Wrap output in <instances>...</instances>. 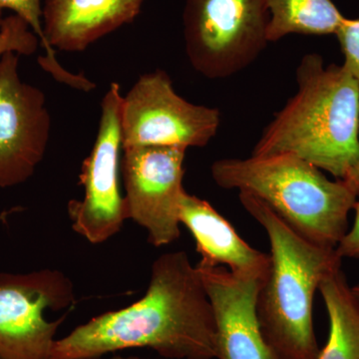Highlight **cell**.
<instances>
[{"label": "cell", "mask_w": 359, "mask_h": 359, "mask_svg": "<svg viewBox=\"0 0 359 359\" xmlns=\"http://www.w3.org/2000/svg\"><path fill=\"white\" fill-rule=\"evenodd\" d=\"M145 0H44L43 28L52 48L83 51L132 22Z\"/></svg>", "instance_id": "4fadbf2b"}, {"label": "cell", "mask_w": 359, "mask_h": 359, "mask_svg": "<svg viewBox=\"0 0 359 359\" xmlns=\"http://www.w3.org/2000/svg\"><path fill=\"white\" fill-rule=\"evenodd\" d=\"M344 181L346 182L347 185L353 189L354 193H355L359 198V159L358 161V164H356L355 167L353 168L351 173L349 174V176L347 177L346 180H344Z\"/></svg>", "instance_id": "ffe728a7"}, {"label": "cell", "mask_w": 359, "mask_h": 359, "mask_svg": "<svg viewBox=\"0 0 359 359\" xmlns=\"http://www.w3.org/2000/svg\"><path fill=\"white\" fill-rule=\"evenodd\" d=\"M211 174L221 188L256 196L297 233L330 249L348 231V216L358 200L346 182L332 181L289 153L218 160Z\"/></svg>", "instance_id": "277c9868"}, {"label": "cell", "mask_w": 359, "mask_h": 359, "mask_svg": "<svg viewBox=\"0 0 359 359\" xmlns=\"http://www.w3.org/2000/svg\"><path fill=\"white\" fill-rule=\"evenodd\" d=\"M185 149L131 147L123 149L121 171L127 217L148 233L156 248L179 240L180 205L183 186Z\"/></svg>", "instance_id": "9c48e42d"}, {"label": "cell", "mask_w": 359, "mask_h": 359, "mask_svg": "<svg viewBox=\"0 0 359 359\" xmlns=\"http://www.w3.org/2000/svg\"><path fill=\"white\" fill-rule=\"evenodd\" d=\"M238 199L263 226L271 245V266L257 297L264 339L280 359H318L313 299L320 283L341 269L337 249L313 244L290 228L266 203L249 193Z\"/></svg>", "instance_id": "3957f363"}, {"label": "cell", "mask_w": 359, "mask_h": 359, "mask_svg": "<svg viewBox=\"0 0 359 359\" xmlns=\"http://www.w3.org/2000/svg\"><path fill=\"white\" fill-rule=\"evenodd\" d=\"M88 359H167V358H138V356H128V358H124V356H114V358H88Z\"/></svg>", "instance_id": "44dd1931"}, {"label": "cell", "mask_w": 359, "mask_h": 359, "mask_svg": "<svg viewBox=\"0 0 359 359\" xmlns=\"http://www.w3.org/2000/svg\"><path fill=\"white\" fill-rule=\"evenodd\" d=\"M122 102L121 87L111 84L101 103L95 143L79 175L83 198L68 203L73 230L94 245L114 237L128 219L119 181Z\"/></svg>", "instance_id": "52a82bcc"}, {"label": "cell", "mask_w": 359, "mask_h": 359, "mask_svg": "<svg viewBox=\"0 0 359 359\" xmlns=\"http://www.w3.org/2000/svg\"><path fill=\"white\" fill-rule=\"evenodd\" d=\"M39 39L20 16L4 18L0 25V58L8 52L30 56L39 48Z\"/></svg>", "instance_id": "e0dca14e"}, {"label": "cell", "mask_w": 359, "mask_h": 359, "mask_svg": "<svg viewBox=\"0 0 359 359\" xmlns=\"http://www.w3.org/2000/svg\"><path fill=\"white\" fill-rule=\"evenodd\" d=\"M351 292H353V297H355L356 302L359 304V283L351 287Z\"/></svg>", "instance_id": "7402d4cb"}, {"label": "cell", "mask_w": 359, "mask_h": 359, "mask_svg": "<svg viewBox=\"0 0 359 359\" xmlns=\"http://www.w3.org/2000/svg\"><path fill=\"white\" fill-rule=\"evenodd\" d=\"M297 91L276 113L252 155L289 153L337 180L359 159V81L344 65H325L320 54L302 57Z\"/></svg>", "instance_id": "7a4b0ae2"}, {"label": "cell", "mask_w": 359, "mask_h": 359, "mask_svg": "<svg viewBox=\"0 0 359 359\" xmlns=\"http://www.w3.org/2000/svg\"><path fill=\"white\" fill-rule=\"evenodd\" d=\"M344 53V65L359 81V18H344L335 32Z\"/></svg>", "instance_id": "ac0fdd59"}, {"label": "cell", "mask_w": 359, "mask_h": 359, "mask_svg": "<svg viewBox=\"0 0 359 359\" xmlns=\"http://www.w3.org/2000/svg\"><path fill=\"white\" fill-rule=\"evenodd\" d=\"M320 290L330 320L327 344L318 359H359V304L341 269L320 283Z\"/></svg>", "instance_id": "5bb4252c"}, {"label": "cell", "mask_w": 359, "mask_h": 359, "mask_svg": "<svg viewBox=\"0 0 359 359\" xmlns=\"http://www.w3.org/2000/svg\"><path fill=\"white\" fill-rule=\"evenodd\" d=\"M73 302L72 282L61 271L0 273V359H50L65 318L48 321L44 311Z\"/></svg>", "instance_id": "ba28073f"}, {"label": "cell", "mask_w": 359, "mask_h": 359, "mask_svg": "<svg viewBox=\"0 0 359 359\" xmlns=\"http://www.w3.org/2000/svg\"><path fill=\"white\" fill-rule=\"evenodd\" d=\"M186 53L208 79H226L249 67L266 48V0H187Z\"/></svg>", "instance_id": "5b68a950"}, {"label": "cell", "mask_w": 359, "mask_h": 359, "mask_svg": "<svg viewBox=\"0 0 359 359\" xmlns=\"http://www.w3.org/2000/svg\"><path fill=\"white\" fill-rule=\"evenodd\" d=\"M217 327V359H280L264 339L257 316L264 280L224 266L197 264Z\"/></svg>", "instance_id": "8fae6325"}, {"label": "cell", "mask_w": 359, "mask_h": 359, "mask_svg": "<svg viewBox=\"0 0 359 359\" xmlns=\"http://www.w3.org/2000/svg\"><path fill=\"white\" fill-rule=\"evenodd\" d=\"M20 56L0 58V188L25 183L43 160L51 119L43 92L18 73Z\"/></svg>", "instance_id": "30bf717a"}, {"label": "cell", "mask_w": 359, "mask_h": 359, "mask_svg": "<svg viewBox=\"0 0 359 359\" xmlns=\"http://www.w3.org/2000/svg\"><path fill=\"white\" fill-rule=\"evenodd\" d=\"M353 210L355 217L353 226L349 229L337 248V252L342 259H359V200Z\"/></svg>", "instance_id": "d6986e66"}, {"label": "cell", "mask_w": 359, "mask_h": 359, "mask_svg": "<svg viewBox=\"0 0 359 359\" xmlns=\"http://www.w3.org/2000/svg\"><path fill=\"white\" fill-rule=\"evenodd\" d=\"M216 340L214 311L199 271L186 252L178 250L153 263L141 299L56 339L50 359L102 358L142 347L167 359H216Z\"/></svg>", "instance_id": "6da1fadb"}, {"label": "cell", "mask_w": 359, "mask_h": 359, "mask_svg": "<svg viewBox=\"0 0 359 359\" xmlns=\"http://www.w3.org/2000/svg\"><path fill=\"white\" fill-rule=\"evenodd\" d=\"M217 108L189 102L165 71L147 73L123 96L122 147H205L218 133Z\"/></svg>", "instance_id": "8992f818"}, {"label": "cell", "mask_w": 359, "mask_h": 359, "mask_svg": "<svg viewBox=\"0 0 359 359\" xmlns=\"http://www.w3.org/2000/svg\"><path fill=\"white\" fill-rule=\"evenodd\" d=\"M269 42L290 34H335L344 15L332 0H266Z\"/></svg>", "instance_id": "9a60e30c"}, {"label": "cell", "mask_w": 359, "mask_h": 359, "mask_svg": "<svg viewBox=\"0 0 359 359\" xmlns=\"http://www.w3.org/2000/svg\"><path fill=\"white\" fill-rule=\"evenodd\" d=\"M179 218L195 238L202 257L200 264L224 266L236 275L266 280L271 266L269 255L245 243L209 202L185 192Z\"/></svg>", "instance_id": "7c38bea8"}, {"label": "cell", "mask_w": 359, "mask_h": 359, "mask_svg": "<svg viewBox=\"0 0 359 359\" xmlns=\"http://www.w3.org/2000/svg\"><path fill=\"white\" fill-rule=\"evenodd\" d=\"M13 11L29 25L32 32L39 37L40 44L43 47L44 56H39V63L45 72L49 73L56 81L67 85L72 88L88 92L93 90V82L84 75L71 73L60 65L54 49L47 41L43 28V6L41 0H0V25H1L4 11Z\"/></svg>", "instance_id": "2e32d148"}]
</instances>
